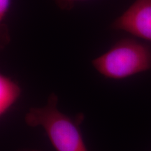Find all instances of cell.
Wrapping results in <instances>:
<instances>
[{
    "label": "cell",
    "mask_w": 151,
    "mask_h": 151,
    "mask_svg": "<svg viewBox=\"0 0 151 151\" xmlns=\"http://www.w3.org/2000/svg\"><path fill=\"white\" fill-rule=\"evenodd\" d=\"M17 151H41V150H33V149H20V150H17Z\"/></svg>",
    "instance_id": "obj_7"
},
{
    "label": "cell",
    "mask_w": 151,
    "mask_h": 151,
    "mask_svg": "<svg viewBox=\"0 0 151 151\" xmlns=\"http://www.w3.org/2000/svg\"><path fill=\"white\" fill-rule=\"evenodd\" d=\"M21 94L20 85L11 77L0 74V116H4Z\"/></svg>",
    "instance_id": "obj_4"
},
{
    "label": "cell",
    "mask_w": 151,
    "mask_h": 151,
    "mask_svg": "<svg viewBox=\"0 0 151 151\" xmlns=\"http://www.w3.org/2000/svg\"><path fill=\"white\" fill-rule=\"evenodd\" d=\"M111 28L151 42V0H134L112 22Z\"/></svg>",
    "instance_id": "obj_3"
},
{
    "label": "cell",
    "mask_w": 151,
    "mask_h": 151,
    "mask_svg": "<svg viewBox=\"0 0 151 151\" xmlns=\"http://www.w3.org/2000/svg\"><path fill=\"white\" fill-rule=\"evenodd\" d=\"M95 70L106 78L122 80L151 69V45L132 38L115 43L92 61Z\"/></svg>",
    "instance_id": "obj_2"
},
{
    "label": "cell",
    "mask_w": 151,
    "mask_h": 151,
    "mask_svg": "<svg viewBox=\"0 0 151 151\" xmlns=\"http://www.w3.org/2000/svg\"><path fill=\"white\" fill-rule=\"evenodd\" d=\"M11 0H0V43L1 49L5 48L11 40L8 26L6 24L10 11Z\"/></svg>",
    "instance_id": "obj_5"
},
{
    "label": "cell",
    "mask_w": 151,
    "mask_h": 151,
    "mask_svg": "<svg viewBox=\"0 0 151 151\" xmlns=\"http://www.w3.org/2000/svg\"><path fill=\"white\" fill-rule=\"evenodd\" d=\"M58 96L51 93L43 106L29 109L24 117L26 124L42 127L56 151H88L79 127L83 116L71 118L58 109Z\"/></svg>",
    "instance_id": "obj_1"
},
{
    "label": "cell",
    "mask_w": 151,
    "mask_h": 151,
    "mask_svg": "<svg viewBox=\"0 0 151 151\" xmlns=\"http://www.w3.org/2000/svg\"><path fill=\"white\" fill-rule=\"evenodd\" d=\"M84 0H53L54 3L62 11H71L74 8L76 4Z\"/></svg>",
    "instance_id": "obj_6"
}]
</instances>
